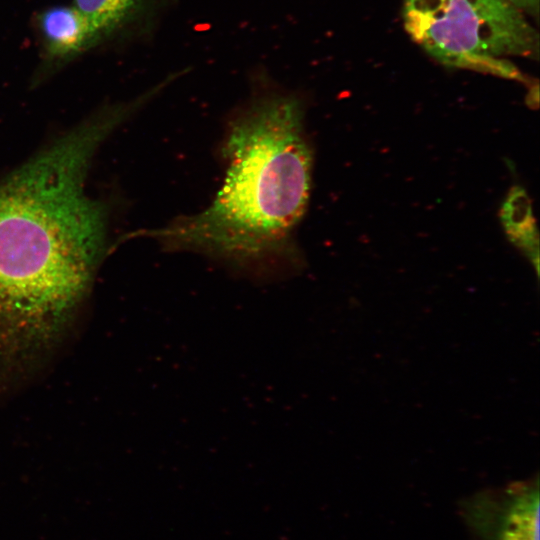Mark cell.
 <instances>
[{"label":"cell","instance_id":"7","mask_svg":"<svg viewBox=\"0 0 540 540\" xmlns=\"http://www.w3.org/2000/svg\"><path fill=\"white\" fill-rule=\"evenodd\" d=\"M501 218L511 241L523 248L538 269V235L531 204L525 191L514 187L506 199Z\"/></svg>","mask_w":540,"mask_h":540},{"label":"cell","instance_id":"5","mask_svg":"<svg viewBox=\"0 0 540 540\" xmlns=\"http://www.w3.org/2000/svg\"><path fill=\"white\" fill-rule=\"evenodd\" d=\"M42 63L35 82L98 45L85 17L72 4L41 11L36 18Z\"/></svg>","mask_w":540,"mask_h":540},{"label":"cell","instance_id":"2","mask_svg":"<svg viewBox=\"0 0 540 540\" xmlns=\"http://www.w3.org/2000/svg\"><path fill=\"white\" fill-rule=\"evenodd\" d=\"M258 82L228 124L226 175L211 204L137 235L246 266L296 257L293 234L307 209L312 178L304 105L292 92Z\"/></svg>","mask_w":540,"mask_h":540},{"label":"cell","instance_id":"3","mask_svg":"<svg viewBox=\"0 0 540 540\" xmlns=\"http://www.w3.org/2000/svg\"><path fill=\"white\" fill-rule=\"evenodd\" d=\"M411 39L440 63L524 77L506 57L537 56L538 33L508 0H404Z\"/></svg>","mask_w":540,"mask_h":540},{"label":"cell","instance_id":"6","mask_svg":"<svg viewBox=\"0 0 540 540\" xmlns=\"http://www.w3.org/2000/svg\"><path fill=\"white\" fill-rule=\"evenodd\" d=\"M174 0H74L98 45L148 33Z\"/></svg>","mask_w":540,"mask_h":540},{"label":"cell","instance_id":"4","mask_svg":"<svg viewBox=\"0 0 540 540\" xmlns=\"http://www.w3.org/2000/svg\"><path fill=\"white\" fill-rule=\"evenodd\" d=\"M461 516L471 540H539L538 480L477 493Z\"/></svg>","mask_w":540,"mask_h":540},{"label":"cell","instance_id":"1","mask_svg":"<svg viewBox=\"0 0 540 540\" xmlns=\"http://www.w3.org/2000/svg\"><path fill=\"white\" fill-rule=\"evenodd\" d=\"M135 110L100 107L0 180V341L53 337L108 249L109 207L85 191L100 145Z\"/></svg>","mask_w":540,"mask_h":540},{"label":"cell","instance_id":"8","mask_svg":"<svg viewBox=\"0 0 540 540\" xmlns=\"http://www.w3.org/2000/svg\"><path fill=\"white\" fill-rule=\"evenodd\" d=\"M523 13H529L535 17L539 12V0H508Z\"/></svg>","mask_w":540,"mask_h":540}]
</instances>
